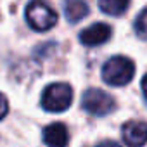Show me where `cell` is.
Returning a JSON list of instances; mask_svg holds the SVG:
<instances>
[{"mask_svg":"<svg viewBox=\"0 0 147 147\" xmlns=\"http://www.w3.org/2000/svg\"><path fill=\"white\" fill-rule=\"evenodd\" d=\"M135 75V64L131 59L123 57V55H116L113 59H109L104 67H102V78L106 83L114 85V87H121L131 82Z\"/></svg>","mask_w":147,"mask_h":147,"instance_id":"1","label":"cell"},{"mask_svg":"<svg viewBox=\"0 0 147 147\" xmlns=\"http://www.w3.org/2000/svg\"><path fill=\"white\" fill-rule=\"evenodd\" d=\"M26 19L28 24L36 31H47L55 26L57 12L43 0H33L26 7Z\"/></svg>","mask_w":147,"mask_h":147,"instance_id":"2","label":"cell"},{"mask_svg":"<svg viewBox=\"0 0 147 147\" xmlns=\"http://www.w3.org/2000/svg\"><path fill=\"white\" fill-rule=\"evenodd\" d=\"M73 102V90L66 83L49 85L42 95V106L49 113H62Z\"/></svg>","mask_w":147,"mask_h":147,"instance_id":"3","label":"cell"},{"mask_svg":"<svg viewBox=\"0 0 147 147\" xmlns=\"http://www.w3.org/2000/svg\"><path fill=\"white\" fill-rule=\"evenodd\" d=\"M82 106L94 116H104L114 109V99L99 88H88L82 97Z\"/></svg>","mask_w":147,"mask_h":147,"instance_id":"4","label":"cell"},{"mask_svg":"<svg viewBox=\"0 0 147 147\" xmlns=\"http://www.w3.org/2000/svg\"><path fill=\"white\" fill-rule=\"evenodd\" d=\"M111 36V28L104 23H95L92 26H88L87 30H83L80 33V40L83 45L88 47H95V45H102L104 42H107Z\"/></svg>","mask_w":147,"mask_h":147,"instance_id":"5","label":"cell"},{"mask_svg":"<svg viewBox=\"0 0 147 147\" xmlns=\"http://www.w3.org/2000/svg\"><path fill=\"white\" fill-rule=\"evenodd\" d=\"M123 140L128 145H144L147 142V123L128 121L123 126Z\"/></svg>","mask_w":147,"mask_h":147,"instance_id":"6","label":"cell"},{"mask_svg":"<svg viewBox=\"0 0 147 147\" xmlns=\"http://www.w3.org/2000/svg\"><path fill=\"white\" fill-rule=\"evenodd\" d=\"M43 142L47 145H55V147L66 145L67 144V130H66V126L61 125V123L49 125L43 130Z\"/></svg>","mask_w":147,"mask_h":147,"instance_id":"7","label":"cell"},{"mask_svg":"<svg viewBox=\"0 0 147 147\" xmlns=\"http://www.w3.org/2000/svg\"><path fill=\"white\" fill-rule=\"evenodd\" d=\"M64 12H66V18L69 23H78L88 16V5L83 0H66Z\"/></svg>","mask_w":147,"mask_h":147,"instance_id":"8","label":"cell"},{"mask_svg":"<svg viewBox=\"0 0 147 147\" xmlns=\"http://www.w3.org/2000/svg\"><path fill=\"white\" fill-rule=\"evenodd\" d=\"M130 0H99V7L109 16H121L126 12Z\"/></svg>","mask_w":147,"mask_h":147,"instance_id":"9","label":"cell"},{"mask_svg":"<svg viewBox=\"0 0 147 147\" xmlns=\"http://www.w3.org/2000/svg\"><path fill=\"white\" fill-rule=\"evenodd\" d=\"M135 30L138 33L140 38L147 40V9L140 12V16L137 18V23H135Z\"/></svg>","mask_w":147,"mask_h":147,"instance_id":"10","label":"cell"},{"mask_svg":"<svg viewBox=\"0 0 147 147\" xmlns=\"http://www.w3.org/2000/svg\"><path fill=\"white\" fill-rule=\"evenodd\" d=\"M7 111H9V102H7L5 95L0 94V119H2V118L7 114Z\"/></svg>","mask_w":147,"mask_h":147,"instance_id":"11","label":"cell"},{"mask_svg":"<svg viewBox=\"0 0 147 147\" xmlns=\"http://www.w3.org/2000/svg\"><path fill=\"white\" fill-rule=\"evenodd\" d=\"M142 90H144V97H145V100H147V75H145L144 80H142Z\"/></svg>","mask_w":147,"mask_h":147,"instance_id":"12","label":"cell"}]
</instances>
